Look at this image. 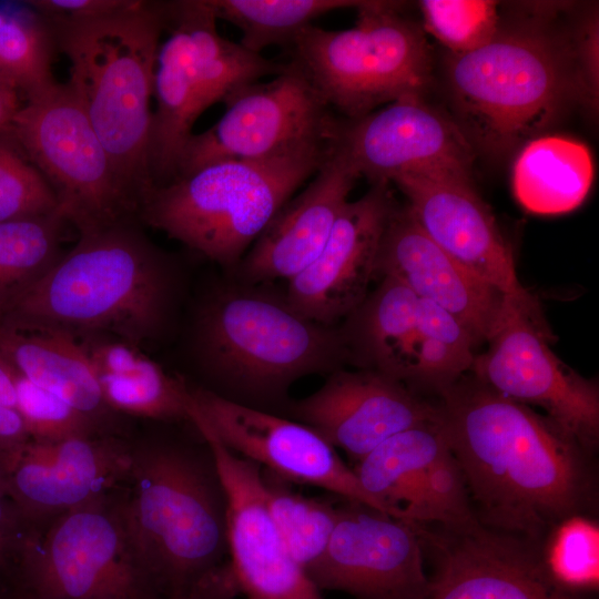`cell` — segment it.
Masks as SVG:
<instances>
[{"mask_svg": "<svg viewBox=\"0 0 599 599\" xmlns=\"http://www.w3.org/2000/svg\"><path fill=\"white\" fill-rule=\"evenodd\" d=\"M358 179L349 160L331 144L311 183L284 203L242 258L235 270L240 281L291 280L309 265L327 242Z\"/></svg>", "mask_w": 599, "mask_h": 599, "instance_id": "603a6c76", "label": "cell"}, {"mask_svg": "<svg viewBox=\"0 0 599 599\" xmlns=\"http://www.w3.org/2000/svg\"><path fill=\"white\" fill-rule=\"evenodd\" d=\"M331 144L372 184L418 172L471 175L474 146L457 122L423 95L402 98L362 118H336Z\"/></svg>", "mask_w": 599, "mask_h": 599, "instance_id": "2e32d148", "label": "cell"}, {"mask_svg": "<svg viewBox=\"0 0 599 599\" xmlns=\"http://www.w3.org/2000/svg\"><path fill=\"white\" fill-rule=\"evenodd\" d=\"M265 504L292 558L307 572L325 554L337 522L338 502L307 497L261 467Z\"/></svg>", "mask_w": 599, "mask_h": 599, "instance_id": "f1b7e54d", "label": "cell"}, {"mask_svg": "<svg viewBox=\"0 0 599 599\" xmlns=\"http://www.w3.org/2000/svg\"><path fill=\"white\" fill-rule=\"evenodd\" d=\"M191 351L206 389L282 417L297 380L328 375L349 361L339 327L303 316L285 293L241 281L204 298Z\"/></svg>", "mask_w": 599, "mask_h": 599, "instance_id": "3957f363", "label": "cell"}, {"mask_svg": "<svg viewBox=\"0 0 599 599\" xmlns=\"http://www.w3.org/2000/svg\"><path fill=\"white\" fill-rule=\"evenodd\" d=\"M445 444L438 419L389 437L352 469L363 488L392 516L412 524H428L429 466Z\"/></svg>", "mask_w": 599, "mask_h": 599, "instance_id": "4316f807", "label": "cell"}, {"mask_svg": "<svg viewBox=\"0 0 599 599\" xmlns=\"http://www.w3.org/2000/svg\"><path fill=\"white\" fill-rule=\"evenodd\" d=\"M0 358L103 429L111 423L114 412L104 402L98 377L77 337L60 331L0 323Z\"/></svg>", "mask_w": 599, "mask_h": 599, "instance_id": "484cf974", "label": "cell"}, {"mask_svg": "<svg viewBox=\"0 0 599 599\" xmlns=\"http://www.w3.org/2000/svg\"><path fill=\"white\" fill-rule=\"evenodd\" d=\"M62 212L0 222V318L61 257Z\"/></svg>", "mask_w": 599, "mask_h": 599, "instance_id": "4dcf8cb0", "label": "cell"}, {"mask_svg": "<svg viewBox=\"0 0 599 599\" xmlns=\"http://www.w3.org/2000/svg\"><path fill=\"white\" fill-rule=\"evenodd\" d=\"M420 229L438 246L494 286L531 311L537 300L520 284L512 252L471 175L418 172L395 176Z\"/></svg>", "mask_w": 599, "mask_h": 599, "instance_id": "ac0fdd59", "label": "cell"}, {"mask_svg": "<svg viewBox=\"0 0 599 599\" xmlns=\"http://www.w3.org/2000/svg\"><path fill=\"white\" fill-rule=\"evenodd\" d=\"M0 599H19L13 589L6 585H0Z\"/></svg>", "mask_w": 599, "mask_h": 599, "instance_id": "bcb514c9", "label": "cell"}, {"mask_svg": "<svg viewBox=\"0 0 599 599\" xmlns=\"http://www.w3.org/2000/svg\"><path fill=\"white\" fill-rule=\"evenodd\" d=\"M17 83L0 71V132H10L12 123L24 102Z\"/></svg>", "mask_w": 599, "mask_h": 599, "instance_id": "7bdbcfd3", "label": "cell"}, {"mask_svg": "<svg viewBox=\"0 0 599 599\" xmlns=\"http://www.w3.org/2000/svg\"><path fill=\"white\" fill-rule=\"evenodd\" d=\"M191 423L211 447L226 489L229 568L240 595L246 599H323L271 519L261 466L227 449L194 410Z\"/></svg>", "mask_w": 599, "mask_h": 599, "instance_id": "d6986e66", "label": "cell"}, {"mask_svg": "<svg viewBox=\"0 0 599 599\" xmlns=\"http://www.w3.org/2000/svg\"><path fill=\"white\" fill-rule=\"evenodd\" d=\"M30 440L18 409L0 404V456L9 454Z\"/></svg>", "mask_w": 599, "mask_h": 599, "instance_id": "b9f144b4", "label": "cell"}, {"mask_svg": "<svg viewBox=\"0 0 599 599\" xmlns=\"http://www.w3.org/2000/svg\"><path fill=\"white\" fill-rule=\"evenodd\" d=\"M167 39L160 44L154 75L149 171L154 187L175 179L197 118L213 103L180 1H165Z\"/></svg>", "mask_w": 599, "mask_h": 599, "instance_id": "cb8c5ba5", "label": "cell"}, {"mask_svg": "<svg viewBox=\"0 0 599 599\" xmlns=\"http://www.w3.org/2000/svg\"><path fill=\"white\" fill-rule=\"evenodd\" d=\"M549 572L571 591L599 585V528L593 517L575 516L560 522L544 542Z\"/></svg>", "mask_w": 599, "mask_h": 599, "instance_id": "e575fe53", "label": "cell"}, {"mask_svg": "<svg viewBox=\"0 0 599 599\" xmlns=\"http://www.w3.org/2000/svg\"><path fill=\"white\" fill-rule=\"evenodd\" d=\"M43 20L55 49L69 59L68 83L139 216L154 189L149 171L151 101L165 1L133 0L94 18Z\"/></svg>", "mask_w": 599, "mask_h": 599, "instance_id": "5b68a950", "label": "cell"}, {"mask_svg": "<svg viewBox=\"0 0 599 599\" xmlns=\"http://www.w3.org/2000/svg\"><path fill=\"white\" fill-rule=\"evenodd\" d=\"M306 575L319 591L356 599H424L429 586L414 525L347 499L338 502L327 550Z\"/></svg>", "mask_w": 599, "mask_h": 599, "instance_id": "9a60e30c", "label": "cell"}, {"mask_svg": "<svg viewBox=\"0 0 599 599\" xmlns=\"http://www.w3.org/2000/svg\"><path fill=\"white\" fill-rule=\"evenodd\" d=\"M223 102L221 119L187 141L175 179L219 161L268 160L331 142L336 118L291 61L272 80L247 84Z\"/></svg>", "mask_w": 599, "mask_h": 599, "instance_id": "8fae6325", "label": "cell"}, {"mask_svg": "<svg viewBox=\"0 0 599 599\" xmlns=\"http://www.w3.org/2000/svg\"><path fill=\"white\" fill-rule=\"evenodd\" d=\"M55 194L10 132H0V222L59 211Z\"/></svg>", "mask_w": 599, "mask_h": 599, "instance_id": "8d00e7d4", "label": "cell"}, {"mask_svg": "<svg viewBox=\"0 0 599 599\" xmlns=\"http://www.w3.org/2000/svg\"><path fill=\"white\" fill-rule=\"evenodd\" d=\"M54 40L40 17L27 19L0 10V71L10 77L26 100L53 85Z\"/></svg>", "mask_w": 599, "mask_h": 599, "instance_id": "836d02e7", "label": "cell"}, {"mask_svg": "<svg viewBox=\"0 0 599 599\" xmlns=\"http://www.w3.org/2000/svg\"><path fill=\"white\" fill-rule=\"evenodd\" d=\"M589 149L562 135L536 136L520 149L512 166L516 200L528 212L554 215L577 209L593 182Z\"/></svg>", "mask_w": 599, "mask_h": 599, "instance_id": "83f0119b", "label": "cell"}, {"mask_svg": "<svg viewBox=\"0 0 599 599\" xmlns=\"http://www.w3.org/2000/svg\"><path fill=\"white\" fill-rule=\"evenodd\" d=\"M457 124L471 145L501 155L536 138L581 102L572 35L545 22L500 26L483 47L448 53Z\"/></svg>", "mask_w": 599, "mask_h": 599, "instance_id": "8992f818", "label": "cell"}, {"mask_svg": "<svg viewBox=\"0 0 599 599\" xmlns=\"http://www.w3.org/2000/svg\"><path fill=\"white\" fill-rule=\"evenodd\" d=\"M438 394L439 425L481 525L544 545L564 520L595 516V455L549 418L474 376Z\"/></svg>", "mask_w": 599, "mask_h": 599, "instance_id": "6da1fadb", "label": "cell"}, {"mask_svg": "<svg viewBox=\"0 0 599 599\" xmlns=\"http://www.w3.org/2000/svg\"><path fill=\"white\" fill-rule=\"evenodd\" d=\"M329 148L207 164L154 187L138 220L235 271L278 210L317 172Z\"/></svg>", "mask_w": 599, "mask_h": 599, "instance_id": "52a82bcc", "label": "cell"}, {"mask_svg": "<svg viewBox=\"0 0 599 599\" xmlns=\"http://www.w3.org/2000/svg\"><path fill=\"white\" fill-rule=\"evenodd\" d=\"M399 7L363 1L353 28L311 26L291 48V62L344 119L423 95L430 82L432 53L424 30L403 17Z\"/></svg>", "mask_w": 599, "mask_h": 599, "instance_id": "ba28073f", "label": "cell"}, {"mask_svg": "<svg viewBox=\"0 0 599 599\" xmlns=\"http://www.w3.org/2000/svg\"><path fill=\"white\" fill-rule=\"evenodd\" d=\"M375 275L394 277L419 298L450 313L476 343L490 338L508 297L429 238L407 205L395 204L389 214L379 242Z\"/></svg>", "mask_w": 599, "mask_h": 599, "instance_id": "7402d4cb", "label": "cell"}, {"mask_svg": "<svg viewBox=\"0 0 599 599\" xmlns=\"http://www.w3.org/2000/svg\"><path fill=\"white\" fill-rule=\"evenodd\" d=\"M123 487L27 530L11 577L19 599H162L132 546Z\"/></svg>", "mask_w": 599, "mask_h": 599, "instance_id": "9c48e42d", "label": "cell"}, {"mask_svg": "<svg viewBox=\"0 0 599 599\" xmlns=\"http://www.w3.org/2000/svg\"><path fill=\"white\" fill-rule=\"evenodd\" d=\"M125 485L129 536L162 599L192 590L227 564V494L205 440L131 445Z\"/></svg>", "mask_w": 599, "mask_h": 599, "instance_id": "277c9868", "label": "cell"}, {"mask_svg": "<svg viewBox=\"0 0 599 599\" xmlns=\"http://www.w3.org/2000/svg\"><path fill=\"white\" fill-rule=\"evenodd\" d=\"M418 314L420 345L412 384L439 393L471 368L476 342L456 317L430 301L419 298Z\"/></svg>", "mask_w": 599, "mask_h": 599, "instance_id": "d6a6232c", "label": "cell"}, {"mask_svg": "<svg viewBox=\"0 0 599 599\" xmlns=\"http://www.w3.org/2000/svg\"><path fill=\"white\" fill-rule=\"evenodd\" d=\"M215 18L241 31V44L255 53L271 45L291 47L318 17L358 8L352 0H209Z\"/></svg>", "mask_w": 599, "mask_h": 599, "instance_id": "f546056e", "label": "cell"}, {"mask_svg": "<svg viewBox=\"0 0 599 599\" xmlns=\"http://www.w3.org/2000/svg\"><path fill=\"white\" fill-rule=\"evenodd\" d=\"M114 413L162 422H190L189 385L149 357L135 369L98 378Z\"/></svg>", "mask_w": 599, "mask_h": 599, "instance_id": "1f68e13d", "label": "cell"}, {"mask_svg": "<svg viewBox=\"0 0 599 599\" xmlns=\"http://www.w3.org/2000/svg\"><path fill=\"white\" fill-rule=\"evenodd\" d=\"M283 417L317 433L355 464L389 437L438 422L430 404L404 383L370 369H337L314 393L291 399Z\"/></svg>", "mask_w": 599, "mask_h": 599, "instance_id": "ffe728a7", "label": "cell"}, {"mask_svg": "<svg viewBox=\"0 0 599 599\" xmlns=\"http://www.w3.org/2000/svg\"><path fill=\"white\" fill-rule=\"evenodd\" d=\"M0 404L17 408V394L11 369L0 358Z\"/></svg>", "mask_w": 599, "mask_h": 599, "instance_id": "f6af8a7d", "label": "cell"}, {"mask_svg": "<svg viewBox=\"0 0 599 599\" xmlns=\"http://www.w3.org/2000/svg\"><path fill=\"white\" fill-rule=\"evenodd\" d=\"M189 392L193 410L231 451L290 483L315 486L392 515L363 488L336 449L309 427L230 402L204 387L189 386Z\"/></svg>", "mask_w": 599, "mask_h": 599, "instance_id": "5bb4252c", "label": "cell"}, {"mask_svg": "<svg viewBox=\"0 0 599 599\" xmlns=\"http://www.w3.org/2000/svg\"><path fill=\"white\" fill-rule=\"evenodd\" d=\"M179 285L172 258L146 237L138 220L123 221L80 234L0 323L77 338L106 335L139 347L164 334Z\"/></svg>", "mask_w": 599, "mask_h": 599, "instance_id": "7a4b0ae2", "label": "cell"}, {"mask_svg": "<svg viewBox=\"0 0 599 599\" xmlns=\"http://www.w3.org/2000/svg\"><path fill=\"white\" fill-rule=\"evenodd\" d=\"M237 596H240V592L232 582L215 579L202 583L185 593L174 595L165 599H235Z\"/></svg>", "mask_w": 599, "mask_h": 599, "instance_id": "ee69618b", "label": "cell"}, {"mask_svg": "<svg viewBox=\"0 0 599 599\" xmlns=\"http://www.w3.org/2000/svg\"><path fill=\"white\" fill-rule=\"evenodd\" d=\"M541 313L507 297L500 323L474 357V377L524 405L538 406L566 435L595 455L599 443V388L550 349Z\"/></svg>", "mask_w": 599, "mask_h": 599, "instance_id": "7c38bea8", "label": "cell"}, {"mask_svg": "<svg viewBox=\"0 0 599 599\" xmlns=\"http://www.w3.org/2000/svg\"><path fill=\"white\" fill-rule=\"evenodd\" d=\"M10 133L80 232L138 220L112 162L70 84L55 82L26 100Z\"/></svg>", "mask_w": 599, "mask_h": 599, "instance_id": "30bf717a", "label": "cell"}, {"mask_svg": "<svg viewBox=\"0 0 599 599\" xmlns=\"http://www.w3.org/2000/svg\"><path fill=\"white\" fill-rule=\"evenodd\" d=\"M133 0H31L27 1L43 19H88L121 10Z\"/></svg>", "mask_w": 599, "mask_h": 599, "instance_id": "60d3db41", "label": "cell"}, {"mask_svg": "<svg viewBox=\"0 0 599 599\" xmlns=\"http://www.w3.org/2000/svg\"><path fill=\"white\" fill-rule=\"evenodd\" d=\"M130 461L131 444L112 434L57 443L29 440L0 456L7 493L28 528H40L123 487Z\"/></svg>", "mask_w": 599, "mask_h": 599, "instance_id": "e0dca14e", "label": "cell"}, {"mask_svg": "<svg viewBox=\"0 0 599 599\" xmlns=\"http://www.w3.org/2000/svg\"><path fill=\"white\" fill-rule=\"evenodd\" d=\"M423 30L449 53L461 54L488 43L501 22L498 3L489 0H423Z\"/></svg>", "mask_w": 599, "mask_h": 599, "instance_id": "d590c367", "label": "cell"}, {"mask_svg": "<svg viewBox=\"0 0 599 599\" xmlns=\"http://www.w3.org/2000/svg\"><path fill=\"white\" fill-rule=\"evenodd\" d=\"M10 369L16 386L17 409L31 441L57 443L74 437L110 435L63 399Z\"/></svg>", "mask_w": 599, "mask_h": 599, "instance_id": "74e56055", "label": "cell"}, {"mask_svg": "<svg viewBox=\"0 0 599 599\" xmlns=\"http://www.w3.org/2000/svg\"><path fill=\"white\" fill-rule=\"evenodd\" d=\"M436 571L424 599H581L548 570L544 545L481 525L413 524Z\"/></svg>", "mask_w": 599, "mask_h": 599, "instance_id": "4fadbf2b", "label": "cell"}, {"mask_svg": "<svg viewBox=\"0 0 599 599\" xmlns=\"http://www.w3.org/2000/svg\"><path fill=\"white\" fill-rule=\"evenodd\" d=\"M28 526L9 497L0 467V585L11 586L12 568Z\"/></svg>", "mask_w": 599, "mask_h": 599, "instance_id": "ab89813d", "label": "cell"}, {"mask_svg": "<svg viewBox=\"0 0 599 599\" xmlns=\"http://www.w3.org/2000/svg\"><path fill=\"white\" fill-rule=\"evenodd\" d=\"M598 17L593 13L581 22L572 35L581 102L590 110H596L598 104Z\"/></svg>", "mask_w": 599, "mask_h": 599, "instance_id": "f35d334b", "label": "cell"}, {"mask_svg": "<svg viewBox=\"0 0 599 599\" xmlns=\"http://www.w3.org/2000/svg\"><path fill=\"white\" fill-rule=\"evenodd\" d=\"M390 183L379 182L344 206L319 254L288 280L285 297L303 316L335 326L367 296L379 242L395 206Z\"/></svg>", "mask_w": 599, "mask_h": 599, "instance_id": "44dd1931", "label": "cell"}, {"mask_svg": "<svg viewBox=\"0 0 599 599\" xmlns=\"http://www.w3.org/2000/svg\"><path fill=\"white\" fill-rule=\"evenodd\" d=\"M419 297L398 280L380 284L339 327L349 361L402 383H413L420 345Z\"/></svg>", "mask_w": 599, "mask_h": 599, "instance_id": "d4e9b609", "label": "cell"}]
</instances>
